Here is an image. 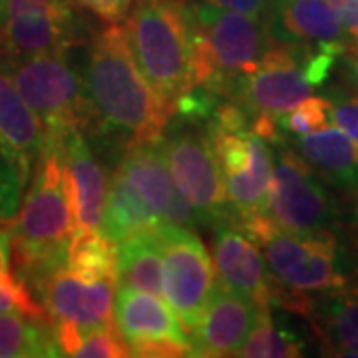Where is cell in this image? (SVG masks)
<instances>
[{
  "instance_id": "cell-33",
  "label": "cell",
  "mask_w": 358,
  "mask_h": 358,
  "mask_svg": "<svg viewBox=\"0 0 358 358\" xmlns=\"http://www.w3.org/2000/svg\"><path fill=\"white\" fill-rule=\"evenodd\" d=\"M76 6L92 13L103 24H120L128 18L136 0H74Z\"/></svg>"
},
{
  "instance_id": "cell-30",
  "label": "cell",
  "mask_w": 358,
  "mask_h": 358,
  "mask_svg": "<svg viewBox=\"0 0 358 358\" xmlns=\"http://www.w3.org/2000/svg\"><path fill=\"white\" fill-rule=\"evenodd\" d=\"M4 313H24L40 319H50L44 305L32 296L30 287L16 275L0 279V315Z\"/></svg>"
},
{
  "instance_id": "cell-17",
  "label": "cell",
  "mask_w": 358,
  "mask_h": 358,
  "mask_svg": "<svg viewBox=\"0 0 358 358\" xmlns=\"http://www.w3.org/2000/svg\"><path fill=\"white\" fill-rule=\"evenodd\" d=\"M213 259L219 285L243 294L259 308L273 303V275L261 247L233 221L213 227Z\"/></svg>"
},
{
  "instance_id": "cell-11",
  "label": "cell",
  "mask_w": 358,
  "mask_h": 358,
  "mask_svg": "<svg viewBox=\"0 0 358 358\" xmlns=\"http://www.w3.org/2000/svg\"><path fill=\"white\" fill-rule=\"evenodd\" d=\"M78 44L82 28L74 0H4L0 26L4 60L70 52Z\"/></svg>"
},
{
  "instance_id": "cell-15",
  "label": "cell",
  "mask_w": 358,
  "mask_h": 358,
  "mask_svg": "<svg viewBox=\"0 0 358 358\" xmlns=\"http://www.w3.org/2000/svg\"><path fill=\"white\" fill-rule=\"evenodd\" d=\"M117 171L164 223H178L189 229L199 227L193 209L178 192V185L171 178L164 140L129 143L124 150Z\"/></svg>"
},
{
  "instance_id": "cell-35",
  "label": "cell",
  "mask_w": 358,
  "mask_h": 358,
  "mask_svg": "<svg viewBox=\"0 0 358 358\" xmlns=\"http://www.w3.org/2000/svg\"><path fill=\"white\" fill-rule=\"evenodd\" d=\"M329 2L334 13L338 14L346 34L355 44H358V0H329Z\"/></svg>"
},
{
  "instance_id": "cell-29",
  "label": "cell",
  "mask_w": 358,
  "mask_h": 358,
  "mask_svg": "<svg viewBox=\"0 0 358 358\" xmlns=\"http://www.w3.org/2000/svg\"><path fill=\"white\" fill-rule=\"evenodd\" d=\"M329 120H331V98H320V96H308L289 112L277 115V124L281 131H287L294 138L329 126Z\"/></svg>"
},
{
  "instance_id": "cell-24",
  "label": "cell",
  "mask_w": 358,
  "mask_h": 358,
  "mask_svg": "<svg viewBox=\"0 0 358 358\" xmlns=\"http://www.w3.org/2000/svg\"><path fill=\"white\" fill-rule=\"evenodd\" d=\"M164 221L115 169L103 207L102 231L115 243L143 231H154Z\"/></svg>"
},
{
  "instance_id": "cell-8",
  "label": "cell",
  "mask_w": 358,
  "mask_h": 358,
  "mask_svg": "<svg viewBox=\"0 0 358 358\" xmlns=\"http://www.w3.org/2000/svg\"><path fill=\"white\" fill-rule=\"evenodd\" d=\"M164 148L178 192L193 209L201 227L213 229L229 221V205L207 129L201 124L179 120L164 131Z\"/></svg>"
},
{
  "instance_id": "cell-22",
  "label": "cell",
  "mask_w": 358,
  "mask_h": 358,
  "mask_svg": "<svg viewBox=\"0 0 358 358\" xmlns=\"http://www.w3.org/2000/svg\"><path fill=\"white\" fill-rule=\"evenodd\" d=\"M294 150L322 181L350 193L358 185V141L333 126L299 136Z\"/></svg>"
},
{
  "instance_id": "cell-27",
  "label": "cell",
  "mask_w": 358,
  "mask_h": 358,
  "mask_svg": "<svg viewBox=\"0 0 358 358\" xmlns=\"http://www.w3.org/2000/svg\"><path fill=\"white\" fill-rule=\"evenodd\" d=\"M301 355L303 343L275 322L271 307L259 308L255 324L237 352V357L243 358H296Z\"/></svg>"
},
{
  "instance_id": "cell-34",
  "label": "cell",
  "mask_w": 358,
  "mask_h": 358,
  "mask_svg": "<svg viewBox=\"0 0 358 358\" xmlns=\"http://www.w3.org/2000/svg\"><path fill=\"white\" fill-rule=\"evenodd\" d=\"M213 6L225 8V10H235V13L249 14L265 20L268 13V0H205Z\"/></svg>"
},
{
  "instance_id": "cell-38",
  "label": "cell",
  "mask_w": 358,
  "mask_h": 358,
  "mask_svg": "<svg viewBox=\"0 0 358 358\" xmlns=\"http://www.w3.org/2000/svg\"><path fill=\"white\" fill-rule=\"evenodd\" d=\"M348 231L358 247V185L350 192V211H348Z\"/></svg>"
},
{
  "instance_id": "cell-7",
  "label": "cell",
  "mask_w": 358,
  "mask_h": 358,
  "mask_svg": "<svg viewBox=\"0 0 358 358\" xmlns=\"http://www.w3.org/2000/svg\"><path fill=\"white\" fill-rule=\"evenodd\" d=\"M239 227L261 247L268 273L282 287L301 293H324L348 285L333 231L293 233L273 225L265 215L249 219Z\"/></svg>"
},
{
  "instance_id": "cell-16",
  "label": "cell",
  "mask_w": 358,
  "mask_h": 358,
  "mask_svg": "<svg viewBox=\"0 0 358 358\" xmlns=\"http://www.w3.org/2000/svg\"><path fill=\"white\" fill-rule=\"evenodd\" d=\"M115 281H82L68 267L34 287L52 324H70L80 333L114 322Z\"/></svg>"
},
{
  "instance_id": "cell-9",
  "label": "cell",
  "mask_w": 358,
  "mask_h": 358,
  "mask_svg": "<svg viewBox=\"0 0 358 358\" xmlns=\"http://www.w3.org/2000/svg\"><path fill=\"white\" fill-rule=\"evenodd\" d=\"M265 217L285 231L320 233L336 227L338 209L322 179L291 145L279 143Z\"/></svg>"
},
{
  "instance_id": "cell-21",
  "label": "cell",
  "mask_w": 358,
  "mask_h": 358,
  "mask_svg": "<svg viewBox=\"0 0 358 358\" xmlns=\"http://www.w3.org/2000/svg\"><path fill=\"white\" fill-rule=\"evenodd\" d=\"M303 317L331 357H358V287L308 294Z\"/></svg>"
},
{
  "instance_id": "cell-18",
  "label": "cell",
  "mask_w": 358,
  "mask_h": 358,
  "mask_svg": "<svg viewBox=\"0 0 358 358\" xmlns=\"http://www.w3.org/2000/svg\"><path fill=\"white\" fill-rule=\"evenodd\" d=\"M46 131L14 84L6 60L0 56V152L13 164L22 185L30 183L44 150Z\"/></svg>"
},
{
  "instance_id": "cell-13",
  "label": "cell",
  "mask_w": 358,
  "mask_h": 358,
  "mask_svg": "<svg viewBox=\"0 0 358 358\" xmlns=\"http://www.w3.org/2000/svg\"><path fill=\"white\" fill-rule=\"evenodd\" d=\"M114 322L129 348V357H189L192 341L173 308L157 294L117 287Z\"/></svg>"
},
{
  "instance_id": "cell-3",
  "label": "cell",
  "mask_w": 358,
  "mask_h": 358,
  "mask_svg": "<svg viewBox=\"0 0 358 358\" xmlns=\"http://www.w3.org/2000/svg\"><path fill=\"white\" fill-rule=\"evenodd\" d=\"M129 46L169 124L193 88L187 0H136L126 18Z\"/></svg>"
},
{
  "instance_id": "cell-4",
  "label": "cell",
  "mask_w": 358,
  "mask_h": 358,
  "mask_svg": "<svg viewBox=\"0 0 358 358\" xmlns=\"http://www.w3.org/2000/svg\"><path fill=\"white\" fill-rule=\"evenodd\" d=\"M192 22L193 86L231 98L235 86L255 70L267 50V22L205 0H187Z\"/></svg>"
},
{
  "instance_id": "cell-32",
  "label": "cell",
  "mask_w": 358,
  "mask_h": 358,
  "mask_svg": "<svg viewBox=\"0 0 358 358\" xmlns=\"http://www.w3.org/2000/svg\"><path fill=\"white\" fill-rule=\"evenodd\" d=\"M331 122L358 141V92L331 98Z\"/></svg>"
},
{
  "instance_id": "cell-5",
  "label": "cell",
  "mask_w": 358,
  "mask_h": 358,
  "mask_svg": "<svg viewBox=\"0 0 358 358\" xmlns=\"http://www.w3.org/2000/svg\"><path fill=\"white\" fill-rule=\"evenodd\" d=\"M249 117L231 100L217 103L205 124L225 185L229 221L235 225L265 215L275 167L268 141L253 131Z\"/></svg>"
},
{
  "instance_id": "cell-26",
  "label": "cell",
  "mask_w": 358,
  "mask_h": 358,
  "mask_svg": "<svg viewBox=\"0 0 358 358\" xmlns=\"http://www.w3.org/2000/svg\"><path fill=\"white\" fill-rule=\"evenodd\" d=\"M66 267L82 281H115V267H117L115 241H112L102 229L78 227L68 245Z\"/></svg>"
},
{
  "instance_id": "cell-1",
  "label": "cell",
  "mask_w": 358,
  "mask_h": 358,
  "mask_svg": "<svg viewBox=\"0 0 358 358\" xmlns=\"http://www.w3.org/2000/svg\"><path fill=\"white\" fill-rule=\"evenodd\" d=\"M82 78L98 136L120 141L124 150L164 138L169 117L134 58L126 26L106 24L90 38Z\"/></svg>"
},
{
  "instance_id": "cell-2",
  "label": "cell",
  "mask_w": 358,
  "mask_h": 358,
  "mask_svg": "<svg viewBox=\"0 0 358 358\" xmlns=\"http://www.w3.org/2000/svg\"><path fill=\"white\" fill-rule=\"evenodd\" d=\"M74 231L76 219L68 193L62 143L44 141L24 203L6 225L14 275L34 289L66 267Z\"/></svg>"
},
{
  "instance_id": "cell-20",
  "label": "cell",
  "mask_w": 358,
  "mask_h": 358,
  "mask_svg": "<svg viewBox=\"0 0 358 358\" xmlns=\"http://www.w3.org/2000/svg\"><path fill=\"white\" fill-rule=\"evenodd\" d=\"M62 154L76 229H102L110 183L102 162L90 148L86 131L70 134L62 143Z\"/></svg>"
},
{
  "instance_id": "cell-19",
  "label": "cell",
  "mask_w": 358,
  "mask_h": 358,
  "mask_svg": "<svg viewBox=\"0 0 358 358\" xmlns=\"http://www.w3.org/2000/svg\"><path fill=\"white\" fill-rule=\"evenodd\" d=\"M257 313L259 307L255 303L245 299L243 294L225 289L223 285H217L203 317L189 333V357H237L251 327L255 324Z\"/></svg>"
},
{
  "instance_id": "cell-28",
  "label": "cell",
  "mask_w": 358,
  "mask_h": 358,
  "mask_svg": "<svg viewBox=\"0 0 358 358\" xmlns=\"http://www.w3.org/2000/svg\"><path fill=\"white\" fill-rule=\"evenodd\" d=\"M66 357L78 358H124L129 357V348L120 334L115 322L96 327L78 336Z\"/></svg>"
},
{
  "instance_id": "cell-25",
  "label": "cell",
  "mask_w": 358,
  "mask_h": 358,
  "mask_svg": "<svg viewBox=\"0 0 358 358\" xmlns=\"http://www.w3.org/2000/svg\"><path fill=\"white\" fill-rule=\"evenodd\" d=\"M60 357L50 319L24 313L0 315V358Z\"/></svg>"
},
{
  "instance_id": "cell-36",
  "label": "cell",
  "mask_w": 358,
  "mask_h": 358,
  "mask_svg": "<svg viewBox=\"0 0 358 358\" xmlns=\"http://www.w3.org/2000/svg\"><path fill=\"white\" fill-rule=\"evenodd\" d=\"M343 80L352 92H358V44L350 46L345 52V64H343Z\"/></svg>"
},
{
  "instance_id": "cell-12",
  "label": "cell",
  "mask_w": 358,
  "mask_h": 358,
  "mask_svg": "<svg viewBox=\"0 0 358 358\" xmlns=\"http://www.w3.org/2000/svg\"><path fill=\"white\" fill-rule=\"evenodd\" d=\"M307 54L271 40L255 70L235 86L229 100L251 115H281L313 94Z\"/></svg>"
},
{
  "instance_id": "cell-23",
  "label": "cell",
  "mask_w": 358,
  "mask_h": 358,
  "mask_svg": "<svg viewBox=\"0 0 358 358\" xmlns=\"http://www.w3.org/2000/svg\"><path fill=\"white\" fill-rule=\"evenodd\" d=\"M157 229L143 231L117 243V287L164 294V259Z\"/></svg>"
},
{
  "instance_id": "cell-31",
  "label": "cell",
  "mask_w": 358,
  "mask_h": 358,
  "mask_svg": "<svg viewBox=\"0 0 358 358\" xmlns=\"http://www.w3.org/2000/svg\"><path fill=\"white\" fill-rule=\"evenodd\" d=\"M24 185L8 157L0 152V223L8 225L18 213Z\"/></svg>"
},
{
  "instance_id": "cell-40",
  "label": "cell",
  "mask_w": 358,
  "mask_h": 358,
  "mask_svg": "<svg viewBox=\"0 0 358 358\" xmlns=\"http://www.w3.org/2000/svg\"><path fill=\"white\" fill-rule=\"evenodd\" d=\"M4 227H6V225H2V223H0V229H4Z\"/></svg>"
},
{
  "instance_id": "cell-37",
  "label": "cell",
  "mask_w": 358,
  "mask_h": 358,
  "mask_svg": "<svg viewBox=\"0 0 358 358\" xmlns=\"http://www.w3.org/2000/svg\"><path fill=\"white\" fill-rule=\"evenodd\" d=\"M13 275L10 271V241H8V233L6 227L0 229V279Z\"/></svg>"
},
{
  "instance_id": "cell-10",
  "label": "cell",
  "mask_w": 358,
  "mask_h": 358,
  "mask_svg": "<svg viewBox=\"0 0 358 358\" xmlns=\"http://www.w3.org/2000/svg\"><path fill=\"white\" fill-rule=\"evenodd\" d=\"M157 237L164 259V296L189 334L217 289V271L195 229L162 223Z\"/></svg>"
},
{
  "instance_id": "cell-14",
  "label": "cell",
  "mask_w": 358,
  "mask_h": 358,
  "mask_svg": "<svg viewBox=\"0 0 358 358\" xmlns=\"http://www.w3.org/2000/svg\"><path fill=\"white\" fill-rule=\"evenodd\" d=\"M267 30L271 40L313 52H345L355 46L329 0H268Z\"/></svg>"
},
{
  "instance_id": "cell-39",
  "label": "cell",
  "mask_w": 358,
  "mask_h": 358,
  "mask_svg": "<svg viewBox=\"0 0 358 358\" xmlns=\"http://www.w3.org/2000/svg\"><path fill=\"white\" fill-rule=\"evenodd\" d=\"M2 4H4V0H0V26H2Z\"/></svg>"
},
{
  "instance_id": "cell-6",
  "label": "cell",
  "mask_w": 358,
  "mask_h": 358,
  "mask_svg": "<svg viewBox=\"0 0 358 358\" xmlns=\"http://www.w3.org/2000/svg\"><path fill=\"white\" fill-rule=\"evenodd\" d=\"M14 84L38 115L46 141L64 143L74 131H88L94 124L82 72L72 66L68 52L6 60Z\"/></svg>"
}]
</instances>
